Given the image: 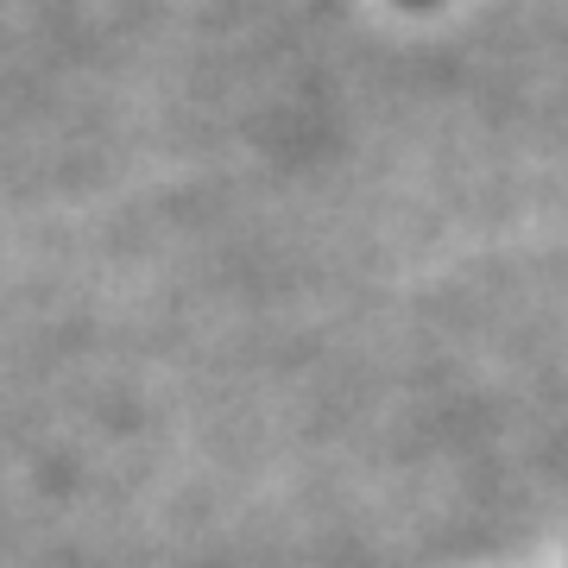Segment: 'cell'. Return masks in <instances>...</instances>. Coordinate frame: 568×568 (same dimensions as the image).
<instances>
[{
	"instance_id": "cell-1",
	"label": "cell",
	"mask_w": 568,
	"mask_h": 568,
	"mask_svg": "<svg viewBox=\"0 0 568 568\" xmlns=\"http://www.w3.org/2000/svg\"><path fill=\"white\" fill-rule=\"evenodd\" d=\"M417 7H424V0H417Z\"/></svg>"
}]
</instances>
